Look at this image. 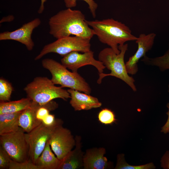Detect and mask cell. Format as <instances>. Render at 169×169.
I'll return each mask as SVG.
<instances>
[{"mask_svg": "<svg viewBox=\"0 0 169 169\" xmlns=\"http://www.w3.org/2000/svg\"><path fill=\"white\" fill-rule=\"evenodd\" d=\"M86 20L79 10H61L49 19V33L57 39L74 35L90 40L95 34Z\"/></svg>", "mask_w": 169, "mask_h": 169, "instance_id": "6da1fadb", "label": "cell"}, {"mask_svg": "<svg viewBox=\"0 0 169 169\" xmlns=\"http://www.w3.org/2000/svg\"><path fill=\"white\" fill-rule=\"evenodd\" d=\"M86 21L100 41L109 46L116 54L120 52L119 45L137 39L128 26L112 18Z\"/></svg>", "mask_w": 169, "mask_h": 169, "instance_id": "7a4b0ae2", "label": "cell"}, {"mask_svg": "<svg viewBox=\"0 0 169 169\" xmlns=\"http://www.w3.org/2000/svg\"><path fill=\"white\" fill-rule=\"evenodd\" d=\"M128 47L127 44L119 45L120 52L119 54H116L110 47L105 48L100 52L98 55L99 60L103 63L110 72L109 74L99 73V77L97 80L98 84H101L104 78L112 76L123 81L134 91H136L134 83L135 80L127 73L124 62V57Z\"/></svg>", "mask_w": 169, "mask_h": 169, "instance_id": "3957f363", "label": "cell"}, {"mask_svg": "<svg viewBox=\"0 0 169 169\" xmlns=\"http://www.w3.org/2000/svg\"><path fill=\"white\" fill-rule=\"evenodd\" d=\"M42 64L51 73V79L55 84L88 94L90 93L91 89L89 85L77 72L69 71L62 64L52 59H44L42 60Z\"/></svg>", "mask_w": 169, "mask_h": 169, "instance_id": "277c9868", "label": "cell"}, {"mask_svg": "<svg viewBox=\"0 0 169 169\" xmlns=\"http://www.w3.org/2000/svg\"><path fill=\"white\" fill-rule=\"evenodd\" d=\"M56 86L51 79L45 77H37L28 84L24 90L27 97L43 105L56 98L66 100L70 98L68 90Z\"/></svg>", "mask_w": 169, "mask_h": 169, "instance_id": "5b68a950", "label": "cell"}, {"mask_svg": "<svg viewBox=\"0 0 169 169\" xmlns=\"http://www.w3.org/2000/svg\"><path fill=\"white\" fill-rule=\"evenodd\" d=\"M90 39L75 36H69L58 39L56 41L45 45L35 58L39 59L50 53L58 54L62 56L73 51L83 53L90 50Z\"/></svg>", "mask_w": 169, "mask_h": 169, "instance_id": "8992f818", "label": "cell"}, {"mask_svg": "<svg viewBox=\"0 0 169 169\" xmlns=\"http://www.w3.org/2000/svg\"><path fill=\"white\" fill-rule=\"evenodd\" d=\"M63 123L62 120L59 119L51 126H46L42 123L30 132L25 133L29 148L28 159L34 163L35 164L44 150L54 130L58 125Z\"/></svg>", "mask_w": 169, "mask_h": 169, "instance_id": "52a82bcc", "label": "cell"}, {"mask_svg": "<svg viewBox=\"0 0 169 169\" xmlns=\"http://www.w3.org/2000/svg\"><path fill=\"white\" fill-rule=\"evenodd\" d=\"M24 132L20 127L15 132L0 136V146L13 161L21 162L29 159V148Z\"/></svg>", "mask_w": 169, "mask_h": 169, "instance_id": "ba28073f", "label": "cell"}, {"mask_svg": "<svg viewBox=\"0 0 169 169\" xmlns=\"http://www.w3.org/2000/svg\"><path fill=\"white\" fill-rule=\"evenodd\" d=\"M62 124L54 129L48 141L52 151L59 160L62 159L76 144L75 137L71 131L63 127Z\"/></svg>", "mask_w": 169, "mask_h": 169, "instance_id": "9c48e42d", "label": "cell"}, {"mask_svg": "<svg viewBox=\"0 0 169 169\" xmlns=\"http://www.w3.org/2000/svg\"><path fill=\"white\" fill-rule=\"evenodd\" d=\"M61 61L63 65L74 72H77L80 68L88 65L95 67L99 73H103L105 68L102 62L94 58V52L91 50L83 54L71 52L64 56Z\"/></svg>", "mask_w": 169, "mask_h": 169, "instance_id": "30bf717a", "label": "cell"}, {"mask_svg": "<svg viewBox=\"0 0 169 169\" xmlns=\"http://www.w3.org/2000/svg\"><path fill=\"white\" fill-rule=\"evenodd\" d=\"M156 36L155 33H151L147 34L141 33L137 37L135 41L137 45V49L134 54L130 57L125 63L129 74L134 75L137 72L138 62L152 49Z\"/></svg>", "mask_w": 169, "mask_h": 169, "instance_id": "8fae6325", "label": "cell"}, {"mask_svg": "<svg viewBox=\"0 0 169 169\" xmlns=\"http://www.w3.org/2000/svg\"><path fill=\"white\" fill-rule=\"evenodd\" d=\"M40 23L39 18H35L14 31H7L0 33V40H12L18 41L24 44L28 50L31 51L34 46L31 38L33 31Z\"/></svg>", "mask_w": 169, "mask_h": 169, "instance_id": "7c38bea8", "label": "cell"}, {"mask_svg": "<svg viewBox=\"0 0 169 169\" xmlns=\"http://www.w3.org/2000/svg\"><path fill=\"white\" fill-rule=\"evenodd\" d=\"M105 149L103 147H93L86 150L83 157L84 169H107L113 167V163L104 156Z\"/></svg>", "mask_w": 169, "mask_h": 169, "instance_id": "4fadbf2b", "label": "cell"}, {"mask_svg": "<svg viewBox=\"0 0 169 169\" xmlns=\"http://www.w3.org/2000/svg\"><path fill=\"white\" fill-rule=\"evenodd\" d=\"M67 90L70 95V104L75 111L88 110L102 105L97 98L89 94L70 89Z\"/></svg>", "mask_w": 169, "mask_h": 169, "instance_id": "5bb4252c", "label": "cell"}, {"mask_svg": "<svg viewBox=\"0 0 169 169\" xmlns=\"http://www.w3.org/2000/svg\"><path fill=\"white\" fill-rule=\"evenodd\" d=\"M74 149L69 152L61 160L58 169L83 168L84 152L82 150L81 137L76 135Z\"/></svg>", "mask_w": 169, "mask_h": 169, "instance_id": "9a60e30c", "label": "cell"}, {"mask_svg": "<svg viewBox=\"0 0 169 169\" xmlns=\"http://www.w3.org/2000/svg\"><path fill=\"white\" fill-rule=\"evenodd\" d=\"M39 104L32 101L30 106L22 111L19 118V126L28 133L40 124L42 122L38 120L36 113Z\"/></svg>", "mask_w": 169, "mask_h": 169, "instance_id": "2e32d148", "label": "cell"}, {"mask_svg": "<svg viewBox=\"0 0 169 169\" xmlns=\"http://www.w3.org/2000/svg\"><path fill=\"white\" fill-rule=\"evenodd\" d=\"M60 161L52 152L48 141L35 164L41 169H58Z\"/></svg>", "mask_w": 169, "mask_h": 169, "instance_id": "e0dca14e", "label": "cell"}, {"mask_svg": "<svg viewBox=\"0 0 169 169\" xmlns=\"http://www.w3.org/2000/svg\"><path fill=\"white\" fill-rule=\"evenodd\" d=\"M22 112L0 114V136L15 132L19 129V118Z\"/></svg>", "mask_w": 169, "mask_h": 169, "instance_id": "ac0fdd59", "label": "cell"}, {"mask_svg": "<svg viewBox=\"0 0 169 169\" xmlns=\"http://www.w3.org/2000/svg\"><path fill=\"white\" fill-rule=\"evenodd\" d=\"M32 101L31 99L27 97L16 101L1 102L0 114L22 111L30 106Z\"/></svg>", "mask_w": 169, "mask_h": 169, "instance_id": "d6986e66", "label": "cell"}, {"mask_svg": "<svg viewBox=\"0 0 169 169\" xmlns=\"http://www.w3.org/2000/svg\"><path fill=\"white\" fill-rule=\"evenodd\" d=\"M168 48L166 52L160 56L149 57L146 55L141 61L146 65L155 66L162 71L169 69V43Z\"/></svg>", "mask_w": 169, "mask_h": 169, "instance_id": "ffe728a7", "label": "cell"}, {"mask_svg": "<svg viewBox=\"0 0 169 169\" xmlns=\"http://www.w3.org/2000/svg\"><path fill=\"white\" fill-rule=\"evenodd\" d=\"M156 166L152 162L146 164L133 166L129 164L125 159L124 154H119L117 156V160L115 169H154Z\"/></svg>", "mask_w": 169, "mask_h": 169, "instance_id": "44dd1931", "label": "cell"}, {"mask_svg": "<svg viewBox=\"0 0 169 169\" xmlns=\"http://www.w3.org/2000/svg\"><path fill=\"white\" fill-rule=\"evenodd\" d=\"M13 90L10 83L4 79H0V100L1 102L10 101V100Z\"/></svg>", "mask_w": 169, "mask_h": 169, "instance_id": "7402d4cb", "label": "cell"}, {"mask_svg": "<svg viewBox=\"0 0 169 169\" xmlns=\"http://www.w3.org/2000/svg\"><path fill=\"white\" fill-rule=\"evenodd\" d=\"M98 118L99 121L105 125H111L116 120L114 112L110 109L104 108L98 113Z\"/></svg>", "mask_w": 169, "mask_h": 169, "instance_id": "603a6c76", "label": "cell"}, {"mask_svg": "<svg viewBox=\"0 0 169 169\" xmlns=\"http://www.w3.org/2000/svg\"><path fill=\"white\" fill-rule=\"evenodd\" d=\"M9 169H41V168L34 163L30 159L18 162L11 160Z\"/></svg>", "mask_w": 169, "mask_h": 169, "instance_id": "cb8c5ba5", "label": "cell"}, {"mask_svg": "<svg viewBox=\"0 0 169 169\" xmlns=\"http://www.w3.org/2000/svg\"><path fill=\"white\" fill-rule=\"evenodd\" d=\"M77 0H64L66 7L70 8L75 7L76 5ZM85 2L88 5L89 8L92 16L95 18L96 17V11L98 7L97 4L94 0H82Z\"/></svg>", "mask_w": 169, "mask_h": 169, "instance_id": "d4e9b609", "label": "cell"}, {"mask_svg": "<svg viewBox=\"0 0 169 169\" xmlns=\"http://www.w3.org/2000/svg\"><path fill=\"white\" fill-rule=\"evenodd\" d=\"M11 160L7 152L0 146V169H8Z\"/></svg>", "mask_w": 169, "mask_h": 169, "instance_id": "484cf974", "label": "cell"}, {"mask_svg": "<svg viewBox=\"0 0 169 169\" xmlns=\"http://www.w3.org/2000/svg\"><path fill=\"white\" fill-rule=\"evenodd\" d=\"M161 167L164 169H169V151H167L160 160Z\"/></svg>", "mask_w": 169, "mask_h": 169, "instance_id": "4316f807", "label": "cell"}, {"mask_svg": "<svg viewBox=\"0 0 169 169\" xmlns=\"http://www.w3.org/2000/svg\"><path fill=\"white\" fill-rule=\"evenodd\" d=\"M57 119H55L54 115L49 114L42 121V123L48 126L54 125L56 122Z\"/></svg>", "mask_w": 169, "mask_h": 169, "instance_id": "83f0119b", "label": "cell"}, {"mask_svg": "<svg viewBox=\"0 0 169 169\" xmlns=\"http://www.w3.org/2000/svg\"><path fill=\"white\" fill-rule=\"evenodd\" d=\"M166 107L168 109L167 112L166 113L168 116V118L165 124L161 127V132L165 134L169 133V103H167Z\"/></svg>", "mask_w": 169, "mask_h": 169, "instance_id": "f1b7e54d", "label": "cell"}, {"mask_svg": "<svg viewBox=\"0 0 169 169\" xmlns=\"http://www.w3.org/2000/svg\"><path fill=\"white\" fill-rule=\"evenodd\" d=\"M46 1V0H41V5L38 11V13L39 14L42 13L43 12L44 9V3Z\"/></svg>", "mask_w": 169, "mask_h": 169, "instance_id": "f546056e", "label": "cell"}, {"mask_svg": "<svg viewBox=\"0 0 169 169\" xmlns=\"http://www.w3.org/2000/svg\"><path fill=\"white\" fill-rule=\"evenodd\" d=\"M168 92H169V84L168 85Z\"/></svg>", "mask_w": 169, "mask_h": 169, "instance_id": "4dcf8cb0", "label": "cell"}]
</instances>
